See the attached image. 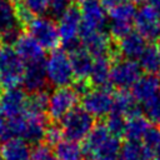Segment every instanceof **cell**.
Segmentation results:
<instances>
[{"label": "cell", "instance_id": "cell-1", "mask_svg": "<svg viewBox=\"0 0 160 160\" xmlns=\"http://www.w3.org/2000/svg\"><path fill=\"white\" fill-rule=\"evenodd\" d=\"M46 80L56 88L69 86L74 81V71L70 56L65 50L55 49L45 59Z\"/></svg>", "mask_w": 160, "mask_h": 160}, {"label": "cell", "instance_id": "cell-2", "mask_svg": "<svg viewBox=\"0 0 160 160\" xmlns=\"http://www.w3.org/2000/svg\"><path fill=\"white\" fill-rule=\"evenodd\" d=\"M25 64L12 46H0V88H18L22 81Z\"/></svg>", "mask_w": 160, "mask_h": 160}, {"label": "cell", "instance_id": "cell-3", "mask_svg": "<svg viewBox=\"0 0 160 160\" xmlns=\"http://www.w3.org/2000/svg\"><path fill=\"white\" fill-rule=\"evenodd\" d=\"M60 121L64 138L75 142L84 141L95 126L94 116L84 108H74Z\"/></svg>", "mask_w": 160, "mask_h": 160}, {"label": "cell", "instance_id": "cell-4", "mask_svg": "<svg viewBox=\"0 0 160 160\" xmlns=\"http://www.w3.org/2000/svg\"><path fill=\"white\" fill-rule=\"evenodd\" d=\"M58 31L60 42L64 46L66 52H71L72 50L80 46V26H81V16L78 6H70L58 21Z\"/></svg>", "mask_w": 160, "mask_h": 160}, {"label": "cell", "instance_id": "cell-5", "mask_svg": "<svg viewBox=\"0 0 160 160\" xmlns=\"http://www.w3.org/2000/svg\"><path fill=\"white\" fill-rule=\"evenodd\" d=\"M29 35L34 38L44 50H55L60 42L58 25L46 16H34L26 25Z\"/></svg>", "mask_w": 160, "mask_h": 160}, {"label": "cell", "instance_id": "cell-6", "mask_svg": "<svg viewBox=\"0 0 160 160\" xmlns=\"http://www.w3.org/2000/svg\"><path fill=\"white\" fill-rule=\"evenodd\" d=\"M136 10L138 9L135 4L130 1H126L110 10L108 29H109V34L114 39L120 40L131 31V25L134 24Z\"/></svg>", "mask_w": 160, "mask_h": 160}, {"label": "cell", "instance_id": "cell-7", "mask_svg": "<svg viewBox=\"0 0 160 160\" xmlns=\"http://www.w3.org/2000/svg\"><path fill=\"white\" fill-rule=\"evenodd\" d=\"M79 10L81 16L80 31H102L108 25L109 15L100 0H81Z\"/></svg>", "mask_w": 160, "mask_h": 160}, {"label": "cell", "instance_id": "cell-8", "mask_svg": "<svg viewBox=\"0 0 160 160\" xmlns=\"http://www.w3.org/2000/svg\"><path fill=\"white\" fill-rule=\"evenodd\" d=\"M141 76V68L138 61L130 59H119L111 64L110 84L119 90H126Z\"/></svg>", "mask_w": 160, "mask_h": 160}, {"label": "cell", "instance_id": "cell-9", "mask_svg": "<svg viewBox=\"0 0 160 160\" xmlns=\"http://www.w3.org/2000/svg\"><path fill=\"white\" fill-rule=\"evenodd\" d=\"M79 95L74 88H56L49 95L48 102V115L51 120H61L69 111L76 108Z\"/></svg>", "mask_w": 160, "mask_h": 160}, {"label": "cell", "instance_id": "cell-10", "mask_svg": "<svg viewBox=\"0 0 160 160\" xmlns=\"http://www.w3.org/2000/svg\"><path fill=\"white\" fill-rule=\"evenodd\" d=\"M134 25L136 31L145 40L152 42L160 40V12L149 4L142 5L136 10Z\"/></svg>", "mask_w": 160, "mask_h": 160}, {"label": "cell", "instance_id": "cell-11", "mask_svg": "<svg viewBox=\"0 0 160 160\" xmlns=\"http://www.w3.org/2000/svg\"><path fill=\"white\" fill-rule=\"evenodd\" d=\"M81 104L90 115L94 118H101L112 111L114 94L109 88L90 89L81 99Z\"/></svg>", "mask_w": 160, "mask_h": 160}, {"label": "cell", "instance_id": "cell-12", "mask_svg": "<svg viewBox=\"0 0 160 160\" xmlns=\"http://www.w3.org/2000/svg\"><path fill=\"white\" fill-rule=\"evenodd\" d=\"M28 96L25 90L18 88L6 89L0 95V112L6 119L18 118L25 114Z\"/></svg>", "mask_w": 160, "mask_h": 160}, {"label": "cell", "instance_id": "cell-13", "mask_svg": "<svg viewBox=\"0 0 160 160\" xmlns=\"http://www.w3.org/2000/svg\"><path fill=\"white\" fill-rule=\"evenodd\" d=\"M80 41L84 48L95 58L111 56V42L109 35L102 31H80Z\"/></svg>", "mask_w": 160, "mask_h": 160}, {"label": "cell", "instance_id": "cell-14", "mask_svg": "<svg viewBox=\"0 0 160 160\" xmlns=\"http://www.w3.org/2000/svg\"><path fill=\"white\" fill-rule=\"evenodd\" d=\"M46 74H45V60L25 64V70L22 75V86L25 91L31 94L44 90L46 85Z\"/></svg>", "mask_w": 160, "mask_h": 160}, {"label": "cell", "instance_id": "cell-15", "mask_svg": "<svg viewBox=\"0 0 160 160\" xmlns=\"http://www.w3.org/2000/svg\"><path fill=\"white\" fill-rule=\"evenodd\" d=\"M160 91V78L152 74L141 75L131 88V94L138 102H149Z\"/></svg>", "mask_w": 160, "mask_h": 160}, {"label": "cell", "instance_id": "cell-16", "mask_svg": "<svg viewBox=\"0 0 160 160\" xmlns=\"http://www.w3.org/2000/svg\"><path fill=\"white\" fill-rule=\"evenodd\" d=\"M14 46H15L14 48L15 51L18 52L20 59L24 61V64L45 60L44 49L29 34H21V36L18 39Z\"/></svg>", "mask_w": 160, "mask_h": 160}, {"label": "cell", "instance_id": "cell-17", "mask_svg": "<svg viewBox=\"0 0 160 160\" xmlns=\"http://www.w3.org/2000/svg\"><path fill=\"white\" fill-rule=\"evenodd\" d=\"M118 51L124 59L135 60L141 56L146 49V40L135 30L126 34L124 38L118 40Z\"/></svg>", "mask_w": 160, "mask_h": 160}, {"label": "cell", "instance_id": "cell-18", "mask_svg": "<svg viewBox=\"0 0 160 160\" xmlns=\"http://www.w3.org/2000/svg\"><path fill=\"white\" fill-rule=\"evenodd\" d=\"M68 54L70 56L74 76L78 78V80H86L90 76L94 64V58L91 56V54L84 46H79L78 49Z\"/></svg>", "mask_w": 160, "mask_h": 160}, {"label": "cell", "instance_id": "cell-19", "mask_svg": "<svg viewBox=\"0 0 160 160\" xmlns=\"http://www.w3.org/2000/svg\"><path fill=\"white\" fill-rule=\"evenodd\" d=\"M25 129L22 134V140L28 144H40L45 138L46 122L45 116H34L25 114Z\"/></svg>", "mask_w": 160, "mask_h": 160}, {"label": "cell", "instance_id": "cell-20", "mask_svg": "<svg viewBox=\"0 0 160 160\" xmlns=\"http://www.w3.org/2000/svg\"><path fill=\"white\" fill-rule=\"evenodd\" d=\"M111 71V56L95 58L90 72V84L96 88H109Z\"/></svg>", "mask_w": 160, "mask_h": 160}, {"label": "cell", "instance_id": "cell-21", "mask_svg": "<svg viewBox=\"0 0 160 160\" xmlns=\"http://www.w3.org/2000/svg\"><path fill=\"white\" fill-rule=\"evenodd\" d=\"M30 152L29 144L22 139H9L0 148L2 160H29Z\"/></svg>", "mask_w": 160, "mask_h": 160}, {"label": "cell", "instance_id": "cell-22", "mask_svg": "<svg viewBox=\"0 0 160 160\" xmlns=\"http://www.w3.org/2000/svg\"><path fill=\"white\" fill-rule=\"evenodd\" d=\"M149 128H150L149 119L142 116L141 112L131 115L125 121L124 136L129 141H140V140H142V138L146 134V131L149 130Z\"/></svg>", "mask_w": 160, "mask_h": 160}, {"label": "cell", "instance_id": "cell-23", "mask_svg": "<svg viewBox=\"0 0 160 160\" xmlns=\"http://www.w3.org/2000/svg\"><path fill=\"white\" fill-rule=\"evenodd\" d=\"M122 115L124 118H129L131 115L139 114L140 109L138 105V101L134 99L132 94L128 90H120L118 94L114 95V104H112V111Z\"/></svg>", "mask_w": 160, "mask_h": 160}, {"label": "cell", "instance_id": "cell-24", "mask_svg": "<svg viewBox=\"0 0 160 160\" xmlns=\"http://www.w3.org/2000/svg\"><path fill=\"white\" fill-rule=\"evenodd\" d=\"M139 65L146 74H160V50L155 45H149L139 58Z\"/></svg>", "mask_w": 160, "mask_h": 160}, {"label": "cell", "instance_id": "cell-25", "mask_svg": "<svg viewBox=\"0 0 160 160\" xmlns=\"http://www.w3.org/2000/svg\"><path fill=\"white\" fill-rule=\"evenodd\" d=\"M121 142L119 138L110 135L91 155L92 160H118Z\"/></svg>", "mask_w": 160, "mask_h": 160}, {"label": "cell", "instance_id": "cell-26", "mask_svg": "<svg viewBox=\"0 0 160 160\" xmlns=\"http://www.w3.org/2000/svg\"><path fill=\"white\" fill-rule=\"evenodd\" d=\"M82 146L79 142L64 139L55 145V156L59 160H82Z\"/></svg>", "mask_w": 160, "mask_h": 160}, {"label": "cell", "instance_id": "cell-27", "mask_svg": "<svg viewBox=\"0 0 160 160\" xmlns=\"http://www.w3.org/2000/svg\"><path fill=\"white\" fill-rule=\"evenodd\" d=\"M111 134L109 132V130L106 129L105 124H99L95 125L92 128V130L90 131V134L88 135V138L84 140V154H86L88 156H90Z\"/></svg>", "mask_w": 160, "mask_h": 160}, {"label": "cell", "instance_id": "cell-28", "mask_svg": "<svg viewBox=\"0 0 160 160\" xmlns=\"http://www.w3.org/2000/svg\"><path fill=\"white\" fill-rule=\"evenodd\" d=\"M150 158H152L151 154L148 152L141 142L128 140L121 145L118 160H149Z\"/></svg>", "mask_w": 160, "mask_h": 160}, {"label": "cell", "instance_id": "cell-29", "mask_svg": "<svg viewBox=\"0 0 160 160\" xmlns=\"http://www.w3.org/2000/svg\"><path fill=\"white\" fill-rule=\"evenodd\" d=\"M48 102H49V95L46 94L45 90L34 92L30 96H28L25 114L34 116H44L48 110Z\"/></svg>", "mask_w": 160, "mask_h": 160}, {"label": "cell", "instance_id": "cell-30", "mask_svg": "<svg viewBox=\"0 0 160 160\" xmlns=\"http://www.w3.org/2000/svg\"><path fill=\"white\" fill-rule=\"evenodd\" d=\"M18 24L15 18V6L9 0H0V36L4 30Z\"/></svg>", "mask_w": 160, "mask_h": 160}, {"label": "cell", "instance_id": "cell-31", "mask_svg": "<svg viewBox=\"0 0 160 160\" xmlns=\"http://www.w3.org/2000/svg\"><path fill=\"white\" fill-rule=\"evenodd\" d=\"M125 121L126 120L122 115L116 112H110L105 121V126L112 136L120 138L124 135V131H125Z\"/></svg>", "mask_w": 160, "mask_h": 160}, {"label": "cell", "instance_id": "cell-32", "mask_svg": "<svg viewBox=\"0 0 160 160\" xmlns=\"http://www.w3.org/2000/svg\"><path fill=\"white\" fill-rule=\"evenodd\" d=\"M144 148L148 150V152L151 154V156L154 158V154L156 151V149L160 146V128L159 126H150L149 130L146 131V134L142 138V142Z\"/></svg>", "mask_w": 160, "mask_h": 160}, {"label": "cell", "instance_id": "cell-33", "mask_svg": "<svg viewBox=\"0 0 160 160\" xmlns=\"http://www.w3.org/2000/svg\"><path fill=\"white\" fill-rule=\"evenodd\" d=\"M144 106H145V112L148 119L155 126L160 128V91Z\"/></svg>", "mask_w": 160, "mask_h": 160}, {"label": "cell", "instance_id": "cell-34", "mask_svg": "<svg viewBox=\"0 0 160 160\" xmlns=\"http://www.w3.org/2000/svg\"><path fill=\"white\" fill-rule=\"evenodd\" d=\"M21 28H22L21 25L15 24L8 28L6 30H4L0 36V42H2V45H9V46L15 45L18 39L21 36Z\"/></svg>", "mask_w": 160, "mask_h": 160}, {"label": "cell", "instance_id": "cell-35", "mask_svg": "<svg viewBox=\"0 0 160 160\" xmlns=\"http://www.w3.org/2000/svg\"><path fill=\"white\" fill-rule=\"evenodd\" d=\"M22 4L34 14V15H44L49 11L51 0H22Z\"/></svg>", "mask_w": 160, "mask_h": 160}, {"label": "cell", "instance_id": "cell-36", "mask_svg": "<svg viewBox=\"0 0 160 160\" xmlns=\"http://www.w3.org/2000/svg\"><path fill=\"white\" fill-rule=\"evenodd\" d=\"M62 130L60 126L58 125H50L46 128V131H45V138L44 140L46 141L45 144H48L49 146L50 145H56L58 142H60L62 140Z\"/></svg>", "mask_w": 160, "mask_h": 160}, {"label": "cell", "instance_id": "cell-37", "mask_svg": "<svg viewBox=\"0 0 160 160\" xmlns=\"http://www.w3.org/2000/svg\"><path fill=\"white\" fill-rule=\"evenodd\" d=\"M34 14L24 5V4H19L15 6V18L19 25L21 26H26L32 19H34Z\"/></svg>", "mask_w": 160, "mask_h": 160}, {"label": "cell", "instance_id": "cell-38", "mask_svg": "<svg viewBox=\"0 0 160 160\" xmlns=\"http://www.w3.org/2000/svg\"><path fill=\"white\" fill-rule=\"evenodd\" d=\"M70 6H72V0H51L49 11L52 16L60 18Z\"/></svg>", "mask_w": 160, "mask_h": 160}, {"label": "cell", "instance_id": "cell-39", "mask_svg": "<svg viewBox=\"0 0 160 160\" xmlns=\"http://www.w3.org/2000/svg\"><path fill=\"white\" fill-rule=\"evenodd\" d=\"M51 155L50 146L48 144H36L34 149L30 152V159L31 160H45L48 156Z\"/></svg>", "mask_w": 160, "mask_h": 160}, {"label": "cell", "instance_id": "cell-40", "mask_svg": "<svg viewBox=\"0 0 160 160\" xmlns=\"http://www.w3.org/2000/svg\"><path fill=\"white\" fill-rule=\"evenodd\" d=\"M91 84L90 82H88L86 80H78L76 82H75V85H74V90L76 91V94L78 95H81V96H84L90 89H91V86H90Z\"/></svg>", "mask_w": 160, "mask_h": 160}, {"label": "cell", "instance_id": "cell-41", "mask_svg": "<svg viewBox=\"0 0 160 160\" xmlns=\"http://www.w3.org/2000/svg\"><path fill=\"white\" fill-rule=\"evenodd\" d=\"M128 0H100V2L106 8V9H114V8H116V6H119V5H121V4H124V2H126Z\"/></svg>", "mask_w": 160, "mask_h": 160}, {"label": "cell", "instance_id": "cell-42", "mask_svg": "<svg viewBox=\"0 0 160 160\" xmlns=\"http://www.w3.org/2000/svg\"><path fill=\"white\" fill-rule=\"evenodd\" d=\"M148 1H149L150 6H152L154 9H156L160 12V0H148Z\"/></svg>", "mask_w": 160, "mask_h": 160}, {"label": "cell", "instance_id": "cell-43", "mask_svg": "<svg viewBox=\"0 0 160 160\" xmlns=\"http://www.w3.org/2000/svg\"><path fill=\"white\" fill-rule=\"evenodd\" d=\"M5 124H6V120H5V116L0 112V135H1V132H2V130H4V126H5Z\"/></svg>", "mask_w": 160, "mask_h": 160}, {"label": "cell", "instance_id": "cell-44", "mask_svg": "<svg viewBox=\"0 0 160 160\" xmlns=\"http://www.w3.org/2000/svg\"><path fill=\"white\" fill-rule=\"evenodd\" d=\"M154 158H155V160H160V146L156 149V151L154 154Z\"/></svg>", "mask_w": 160, "mask_h": 160}, {"label": "cell", "instance_id": "cell-45", "mask_svg": "<svg viewBox=\"0 0 160 160\" xmlns=\"http://www.w3.org/2000/svg\"><path fill=\"white\" fill-rule=\"evenodd\" d=\"M45 160H59V159H58L56 156H52V155H50V156H48Z\"/></svg>", "mask_w": 160, "mask_h": 160}, {"label": "cell", "instance_id": "cell-46", "mask_svg": "<svg viewBox=\"0 0 160 160\" xmlns=\"http://www.w3.org/2000/svg\"><path fill=\"white\" fill-rule=\"evenodd\" d=\"M132 2H144L145 0H131Z\"/></svg>", "mask_w": 160, "mask_h": 160}, {"label": "cell", "instance_id": "cell-47", "mask_svg": "<svg viewBox=\"0 0 160 160\" xmlns=\"http://www.w3.org/2000/svg\"><path fill=\"white\" fill-rule=\"evenodd\" d=\"M156 46H158V49L160 50V40H158V42H156Z\"/></svg>", "mask_w": 160, "mask_h": 160}, {"label": "cell", "instance_id": "cell-48", "mask_svg": "<svg viewBox=\"0 0 160 160\" xmlns=\"http://www.w3.org/2000/svg\"><path fill=\"white\" fill-rule=\"evenodd\" d=\"M9 1H11V2H19V1H21V0H9Z\"/></svg>", "mask_w": 160, "mask_h": 160}, {"label": "cell", "instance_id": "cell-49", "mask_svg": "<svg viewBox=\"0 0 160 160\" xmlns=\"http://www.w3.org/2000/svg\"><path fill=\"white\" fill-rule=\"evenodd\" d=\"M0 160H2V159H1V154H0Z\"/></svg>", "mask_w": 160, "mask_h": 160}, {"label": "cell", "instance_id": "cell-50", "mask_svg": "<svg viewBox=\"0 0 160 160\" xmlns=\"http://www.w3.org/2000/svg\"><path fill=\"white\" fill-rule=\"evenodd\" d=\"M0 95H1V92H0Z\"/></svg>", "mask_w": 160, "mask_h": 160}]
</instances>
